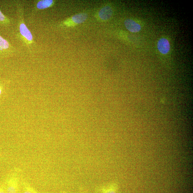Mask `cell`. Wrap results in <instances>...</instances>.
Masks as SVG:
<instances>
[{"instance_id":"30bf717a","label":"cell","mask_w":193,"mask_h":193,"mask_svg":"<svg viewBox=\"0 0 193 193\" xmlns=\"http://www.w3.org/2000/svg\"><path fill=\"white\" fill-rule=\"evenodd\" d=\"M10 20L4 16L2 13L1 10H0V22L3 24H8L10 23Z\"/></svg>"},{"instance_id":"7c38bea8","label":"cell","mask_w":193,"mask_h":193,"mask_svg":"<svg viewBox=\"0 0 193 193\" xmlns=\"http://www.w3.org/2000/svg\"><path fill=\"white\" fill-rule=\"evenodd\" d=\"M0 193H6L2 189L0 188Z\"/></svg>"},{"instance_id":"ba28073f","label":"cell","mask_w":193,"mask_h":193,"mask_svg":"<svg viewBox=\"0 0 193 193\" xmlns=\"http://www.w3.org/2000/svg\"><path fill=\"white\" fill-rule=\"evenodd\" d=\"M87 18V15L85 13H79L73 16L72 21L75 23L80 24L85 21Z\"/></svg>"},{"instance_id":"8992f818","label":"cell","mask_w":193,"mask_h":193,"mask_svg":"<svg viewBox=\"0 0 193 193\" xmlns=\"http://www.w3.org/2000/svg\"><path fill=\"white\" fill-rule=\"evenodd\" d=\"M112 14V8L110 6H107L100 10L99 12V16L103 21H107L111 18Z\"/></svg>"},{"instance_id":"8fae6325","label":"cell","mask_w":193,"mask_h":193,"mask_svg":"<svg viewBox=\"0 0 193 193\" xmlns=\"http://www.w3.org/2000/svg\"><path fill=\"white\" fill-rule=\"evenodd\" d=\"M24 189V190L23 193H39L29 185H25Z\"/></svg>"},{"instance_id":"7a4b0ae2","label":"cell","mask_w":193,"mask_h":193,"mask_svg":"<svg viewBox=\"0 0 193 193\" xmlns=\"http://www.w3.org/2000/svg\"><path fill=\"white\" fill-rule=\"evenodd\" d=\"M157 48L161 54L166 55L170 50V45L169 40L165 38L159 39L157 43Z\"/></svg>"},{"instance_id":"52a82bcc","label":"cell","mask_w":193,"mask_h":193,"mask_svg":"<svg viewBox=\"0 0 193 193\" xmlns=\"http://www.w3.org/2000/svg\"><path fill=\"white\" fill-rule=\"evenodd\" d=\"M12 47L9 43L0 35V52H10Z\"/></svg>"},{"instance_id":"6da1fadb","label":"cell","mask_w":193,"mask_h":193,"mask_svg":"<svg viewBox=\"0 0 193 193\" xmlns=\"http://www.w3.org/2000/svg\"><path fill=\"white\" fill-rule=\"evenodd\" d=\"M17 9L18 15L19 35L28 49L31 51L33 45L34 44V38L31 32L25 24L23 17V9L21 5L17 4Z\"/></svg>"},{"instance_id":"3957f363","label":"cell","mask_w":193,"mask_h":193,"mask_svg":"<svg viewBox=\"0 0 193 193\" xmlns=\"http://www.w3.org/2000/svg\"><path fill=\"white\" fill-rule=\"evenodd\" d=\"M124 24L127 29L132 33L138 32L141 29V25L133 19H126Z\"/></svg>"},{"instance_id":"4fadbf2b","label":"cell","mask_w":193,"mask_h":193,"mask_svg":"<svg viewBox=\"0 0 193 193\" xmlns=\"http://www.w3.org/2000/svg\"><path fill=\"white\" fill-rule=\"evenodd\" d=\"M1 89H0V95H1Z\"/></svg>"},{"instance_id":"5b68a950","label":"cell","mask_w":193,"mask_h":193,"mask_svg":"<svg viewBox=\"0 0 193 193\" xmlns=\"http://www.w3.org/2000/svg\"><path fill=\"white\" fill-rule=\"evenodd\" d=\"M18 180L16 177H12L9 180L7 193H17L18 191Z\"/></svg>"},{"instance_id":"277c9868","label":"cell","mask_w":193,"mask_h":193,"mask_svg":"<svg viewBox=\"0 0 193 193\" xmlns=\"http://www.w3.org/2000/svg\"><path fill=\"white\" fill-rule=\"evenodd\" d=\"M54 3V2L53 0H40L36 2L34 10L37 11L48 8L51 7Z\"/></svg>"},{"instance_id":"9c48e42d","label":"cell","mask_w":193,"mask_h":193,"mask_svg":"<svg viewBox=\"0 0 193 193\" xmlns=\"http://www.w3.org/2000/svg\"><path fill=\"white\" fill-rule=\"evenodd\" d=\"M102 193H116L115 185H112L109 187L104 189L102 190Z\"/></svg>"}]
</instances>
